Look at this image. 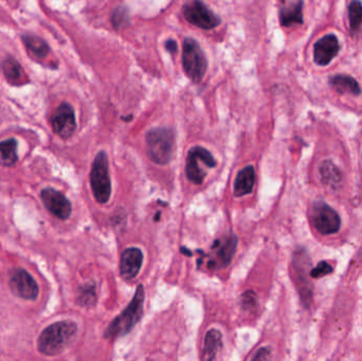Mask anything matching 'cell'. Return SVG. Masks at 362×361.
<instances>
[{
    "mask_svg": "<svg viewBox=\"0 0 362 361\" xmlns=\"http://www.w3.org/2000/svg\"><path fill=\"white\" fill-rule=\"evenodd\" d=\"M223 348V335L216 328L208 331L203 340V361H215Z\"/></svg>",
    "mask_w": 362,
    "mask_h": 361,
    "instance_id": "cell-18",
    "label": "cell"
},
{
    "mask_svg": "<svg viewBox=\"0 0 362 361\" xmlns=\"http://www.w3.org/2000/svg\"><path fill=\"white\" fill-rule=\"evenodd\" d=\"M165 48H167L168 51H170V53H177L178 45L173 39H168V41H165Z\"/></svg>",
    "mask_w": 362,
    "mask_h": 361,
    "instance_id": "cell-30",
    "label": "cell"
},
{
    "mask_svg": "<svg viewBox=\"0 0 362 361\" xmlns=\"http://www.w3.org/2000/svg\"><path fill=\"white\" fill-rule=\"evenodd\" d=\"M311 221L318 232L323 235L334 234L339 231L341 221L338 213L325 203H316L311 208Z\"/></svg>",
    "mask_w": 362,
    "mask_h": 361,
    "instance_id": "cell-9",
    "label": "cell"
},
{
    "mask_svg": "<svg viewBox=\"0 0 362 361\" xmlns=\"http://www.w3.org/2000/svg\"><path fill=\"white\" fill-rule=\"evenodd\" d=\"M21 41L30 57L35 61H39V59L43 61L49 55V45L42 37L34 35V34H24Z\"/></svg>",
    "mask_w": 362,
    "mask_h": 361,
    "instance_id": "cell-17",
    "label": "cell"
},
{
    "mask_svg": "<svg viewBox=\"0 0 362 361\" xmlns=\"http://www.w3.org/2000/svg\"><path fill=\"white\" fill-rule=\"evenodd\" d=\"M257 295L253 291H246L242 296V305L244 309H252L257 306Z\"/></svg>",
    "mask_w": 362,
    "mask_h": 361,
    "instance_id": "cell-28",
    "label": "cell"
},
{
    "mask_svg": "<svg viewBox=\"0 0 362 361\" xmlns=\"http://www.w3.org/2000/svg\"><path fill=\"white\" fill-rule=\"evenodd\" d=\"M329 84L336 91L340 93H350L353 95H359L361 93L359 84L350 75H334L329 79Z\"/></svg>",
    "mask_w": 362,
    "mask_h": 361,
    "instance_id": "cell-20",
    "label": "cell"
},
{
    "mask_svg": "<svg viewBox=\"0 0 362 361\" xmlns=\"http://www.w3.org/2000/svg\"><path fill=\"white\" fill-rule=\"evenodd\" d=\"M144 298H145L144 287L139 285L136 289L135 296L131 303L119 316L111 321V324L108 325L107 330L104 333L106 339L115 340L133 331L143 315Z\"/></svg>",
    "mask_w": 362,
    "mask_h": 361,
    "instance_id": "cell-2",
    "label": "cell"
},
{
    "mask_svg": "<svg viewBox=\"0 0 362 361\" xmlns=\"http://www.w3.org/2000/svg\"><path fill=\"white\" fill-rule=\"evenodd\" d=\"M1 67H3L6 80L11 85H21L24 83L26 75L24 73L23 67H21V64L18 63L17 59L12 57H6Z\"/></svg>",
    "mask_w": 362,
    "mask_h": 361,
    "instance_id": "cell-21",
    "label": "cell"
},
{
    "mask_svg": "<svg viewBox=\"0 0 362 361\" xmlns=\"http://www.w3.org/2000/svg\"><path fill=\"white\" fill-rule=\"evenodd\" d=\"M332 272H333V267H332L329 263L325 262V261H322V262H320L315 268L311 269V278H322V277L327 276V275H329V273Z\"/></svg>",
    "mask_w": 362,
    "mask_h": 361,
    "instance_id": "cell-27",
    "label": "cell"
},
{
    "mask_svg": "<svg viewBox=\"0 0 362 361\" xmlns=\"http://www.w3.org/2000/svg\"><path fill=\"white\" fill-rule=\"evenodd\" d=\"M78 303L83 307H91L97 302V293L93 284H85L78 290Z\"/></svg>",
    "mask_w": 362,
    "mask_h": 361,
    "instance_id": "cell-24",
    "label": "cell"
},
{
    "mask_svg": "<svg viewBox=\"0 0 362 361\" xmlns=\"http://www.w3.org/2000/svg\"><path fill=\"white\" fill-rule=\"evenodd\" d=\"M183 16L191 25L203 30H211L221 24V19L201 1H191L183 6Z\"/></svg>",
    "mask_w": 362,
    "mask_h": 361,
    "instance_id": "cell-8",
    "label": "cell"
},
{
    "mask_svg": "<svg viewBox=\"0 0 362 361\" xmlns=\"http://www.w3.org/2000/svg\"><path fill=\"white\" fill-rule=\"evenodd\" d=\"M79 326L72 320L52 323L37 338V351L44 356H57L71 346L77 339Z\"/></svg>",
    "mask_w": 362,
    "mask_h": 361,
    "instance_id": "cell-1",
    "label": "cell"
},
{
    "mask_svg": "<svg viewBox=\"0 0 362 361\" xmlns=\"http://www.w3.org/2000/svg\"><path fill=\"white\" fill-rule=\"evenodd\" d=\"M89 180L96 201L102 205L107 203L111 196V180L107 154L105 151H99L95 157L90 171Z\"/></svg>",
    "mask_w": 362,
    "mask_h": 361,
    "instance_id": "cell-4",
    "label": "cell"
},
{
    "mask_svg": "<svg viewBox=\"0 0 362 361\" xmlns=\"http://www.w3.org/2000/svg\"><path fill=\"white\" fill-rule=\"evenodd\" d=\"M183 67L185 75L194 83H201L207 73L208 61L203 48L191 37L183 41Z\"/></svg>",
    "mask_w": 362,
    "mask_h": 361,
    "instance_id": "cell-5",
    "label": "cell"
},
{
    "mask_svg": "<svg viewBox=\"0 0 362 361\" xmlns=\"http://www.w3.org/2000/svg\"><path fill=\"white\" fill-rule=\"evenodd\" d=\"M320 176L325 185L332 187H337L342 180V175L339 169L332 161L325 160L320 165Z\"/></svg>",
    "mask_w": 362,
    "mask_h": 361,
    "instance_id": "cell-23",
    "label": "cell"
},
{
    "mask_svg": "<svg viewBox=\"0 0 362 361\" xmlns=\"http://www.w3.org/2000/svg\"><path fill=\"white\" fill-rule=\"evenodd\" d=\"M340 44L334 34L321 37L314 47V61L317 65L327 66L337 57Z\"/></svg>",
    "mask_w": 362,
    "mask_h": 361,
    "instance_id": "cell-14",
    "label": "cell"
},
{
    "mask_svg": "<svg viewBox=\"0 0 362 361\" xmlns=\"http://www.w3.org/2000/svg\"><path fill=\"white\" fill-rule=\"evenodd\" d=\"M216 161L213 155L203 147H193L190 149L185 163V174L194 185H201L207 176V169L215 167Z\"/></svg>",
    "mask_w": 362,
    "mask_h": 361,
    "instance_id": "cell-6",
    "label": "cell"
},
{
    "mask_svg": "<svg viewBox=\"0 0 362 361\" xmlns=\"http://www.w3.org/2000/svg\"><path fill=\"white\" fill-rule=\"evenodd\" d=\"M143 263L141 249L131 247L122 252L120 259V275L124 280H133L137 277Z\"/></svg>",
    "mask_w": 362,
    "mask_h": 361,
    "instance_id": "cell-15",
    "label": "cell"
},
{
    "mask_svg": "<svg viewBox=\"0 0 362 361\" xmlns=\"http://www.w3.org/2000/svg\"><path fill=\"white\" fill-rule=\"evenodd\" d=\"M303 3H284L280 9V21L284 27H291L293 25L303 24L302 14Z\"/></svg>",
    "mask_w": 362,
    "mask_h": 361,
    "instance_id": "cell-19",
    "label": "cell"
},
{
    "mask_svg": "<svg viewBox=\"0 0 362 361\" xmlns=\"http://www.w3.org/2000/svg\"><path fill=\"white\" fill-rule=\"evenodd\" d=\"M255 169L252 165H247L237 173L233 185V194L235 197H243L251 194L255 187Z\"/></svg>",
    "mask_w": 362,
    "mask_h": 361,
    "instance_id": "cell-16",
    "label": "cell"
},
{
    "mask_svg": "<svg viewBox=\"0 0 362 361\" xmlns=\"http://www.w3.org/2000/svg\"><path fill=\"white\" fill-rule=\"evenodd\" d=\"M52 131L60 138L67 140L71 138L77 131V120H75V109L69 103H62L50 119Z\"/></svg>",
    "mask_w": 362,
    "mask_h": 361,
    "instance_id": "cell-10",
    "label": "cell"
},
{
    "mask_svg": "<svg viewBox=\"0 0 362 361\" xmlns=\"http://www.w3.org/2000/svg\"><path fill=\"white\" fill-rule=\"evenodd\" d=\"M18 142L15 138L6 139L0 142V165L13 167L18 161Z\"/></svg>",
    "mask_w": 362,
    "mask_h": 361,
    "instance_id": "cell-22",
    "label": "cell"
},
{
    "mask_svg": "<svg viewBox=\"0 0 362 361\" xmlns=\"http://www.w3.org/2000/svg\"><path fill=\"white\" fill-rule=\"evenodd\" d=\"M271 357V350L269 348H261L257 351L255 356L250 361H269Z\"/></svg>",
    "mask_w": 362,
    "mask_h": 361,
    "instance_id": "cell-29",
    "label": "cell"
},
{
    "mask_svg": "<svg viewBox=\"0 0 362 361\" xmlns=\"http://www.w3.org/2000/svg\"><path fill=\"white\" fill-rule=\"evenodd\" d=\"M39 196L50 214L61 221L69 219L72 213V205L63 193L48 187L41 191Z\"/></svg>",
    "mask_w": 362,
    "mask_h": 361,
    "instance_id": "cell-12",
    "label": "cell"
},
{
    "mask_svg": "<svg viewBox=\"0 0 362 361\" xmlns=\"http://www.w3.org/2000/svg\"><path fill=\"white\" fill-rule=\"evenodd\" d=\"M147 155L153 163L159 165L170 163L175 149V133L169 127H156L147 131Z\"/></svg>",
    "mask_w": 362,
    "mask_h": 361,
    "instance_id": "cell-3",
    "label": "cell"
},
{
    "mask_svg": "<svg viewBox=\"0 0 362 361\" xmlns=\"http://www.w3.org/2000/svg\"><path fill=\"white\" fill-rule=\"evenodd\" d=\"M349 21L352 31H358L362 26V3L353 1L349 6Z\"/></svg>",
    "mask_w": 362,
    "mask_h": 361,
    "instance_id": "cell-25",
    "label": "cell"
},
{
    "mask_svg": "<svg viewBox=\"0 0 362 361\" xmlns=\"http://www.w3.org/2000/svg\"><path fill=\"white\" fill-rule=\"evenodd\" d=\"M293 269H295L296 283L302 301L306 306H309L313 298V288L309 280V267L311 266L309 255L303 249L296 251L293 255Z\"/></svg>",
    "mask_w": 362,
    "mask_h": 361,
    "instance_id": "cell-11",
    "label": "cell"
},
{
    "mask_svg": "<svg viewBox=\"0 0 362 361\" xmlns=\"http://www.w3.org/2000/svg\"><path fill=\"white\" fill-rule=\"evenodd\" d=\"M237 246V237L235 235H229L221 241H216L213 245V250L215 251L214 260L208 263L210 268H225L231 263Z\"/></svg>",
    "mask_w": 362,
    "mask_h": 361,
    "instance_id": "cell-13",
    "label": "cell"
},
{
    "mask_svg": "<svg viewBox=\"0 0 362 361\" xmlns=\"http://www.w3.org/2000/svg\"><path fill=\"white\" fill-rule=\"evenodd\" d=\"M9 288L16 298L35 301L39 296V286L26 269L15 267L9 273Z\"/></svg>",
    "mask_w": 362,
    "mask_h": 361,
    "instance_id": "cell-7",
    "label": "cell"
},
{
    "mask_svg": "<svg viewBox=\"0 0 362 361\" xmlns=\"http://www.w3.org/2000/svg\"><path fill=\"white\" fill-rule=\"evenodd\" d=\"M111 23L117 29H120L122 27H127V25L129 24L127 10L122 7L116 8L115 11L113 12V15H111Z\"/></svg>",
    "mask_w": 362,
    "mask_h": 361,
    "instance_id": "cell-26",
    "label": "cell"
}]
</instances>
